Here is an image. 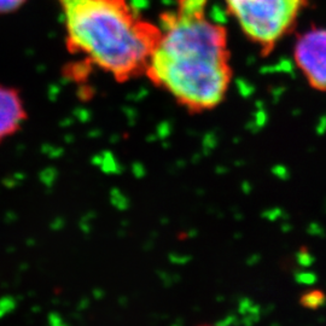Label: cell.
<instances>
[{"instance_id": "8", "label": "cell", "mask_w": 326, "mask_h": 326, "mask_svg": "<svg viewBox=\"0 0 326 326\" xmlns=\"http://www.w3.org/2000/svg\"><path fill=\"white\" fill-rule=\"evenodd\" d=\"M197 326H219V325H213V324H200V325H197Z\"/></svg>"}, {"instance_id": "4", "label": "cell", "mask_w": 326, "mask_h": 326, "mask_svg": "<svg viewBox=\"0 0 326 326\" xmlns=\"http://www.w3.org/2000/svg\"><path fill=\"white\" fill-rule=\"evenodd\" d=\"M294 61L313 90L326 92V28L312 27L297 35Z\"/></svg>"}, {"instance_id": "5", "label": "cell", "mask_w": 326, "mask_h": 326, "mask_svg": "<svg viewBox=\"0 0 326 326\" xmlns=\"http://www.w3.org/2000/svg\"><path fill=\"white\" fill-rule=\"evenodd\" d=\"M27 120L28 110L22 92L0 84V144L17 134Z\"/></svg>"}, {"instance_id": "7", "label": "cell", "mask_w": 326, "mask_h": 326, "mask_svg": "<svg viewBox=\"0 0 326 326\" xmlns=\"http://www.w3.org/2000/svg\"><path fill=\"white\" fill-rule=\"evenodd\" d=\"M28 0H0V15H11L27 4Z\"/></svg>"}, {"instance_id": "6", "label": "cell", "mask_w": 326, "mask_h": 326, "mask_svg": "<svg viewBox=\"0 0 326 326\" xmlns=\"http://www.w3.org/2000/svg\"><path fill=\"white\" fill-rule=\"evenodd\" d=\"M324 299L325 295L318 290H314V291H308L307 294L302 295L299 304L308 309H315L324 302Z\"/></svg>"}, {"instance_id": "3", "label": "cell", "mask_w": 326, "mask_h": 326, "mask_svg": "<svg viewBox=\"0 0 326 326\" xmlns=\"http://www.w3.org/2000/svg\"><path fill=\"white\" fill-rule=\"evenodd\" d=\"M243 34L269 55L294 31L308 0H223Z\"/></svg>"}, {"instance_id": "1", "label": "cell", "mask_w": 326, "mask_h": 326, "mask_svg": "<svg viewBox=\"0 0 326 326\" xmlns=\"http://www.w3.org/2000/svg\"><path fill=\"white\" fill-rule=\"evenodd\" d=\"M209 0H177L161 15L145 77L192 114L225 101L233 79L229 35L208 12Z\"/></svg>"}, {"instance_id": "2", "label": "cell", "mask_w": 326, "mask_h": 326, "mask_svg": "<svg viewBox=\"0 0 326 326\" xmlns=\"http://www.w3.org/2000/svg\"><path fill=\"white\" fill-rule=\"evenodd\" d=\"M70 54L80 55L117 82L145 74L160 35L130 0H56Z\"/></svg>"}]
</instances>
